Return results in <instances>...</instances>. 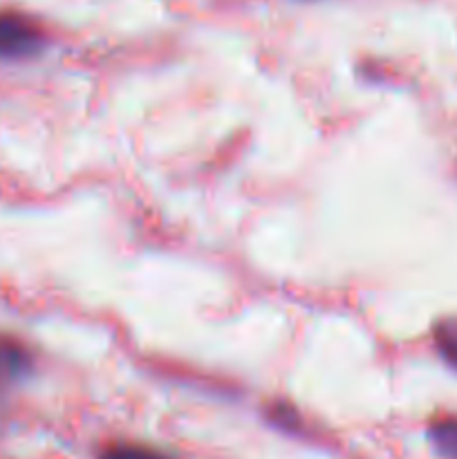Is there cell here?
Segmentation results:
<instances>
[{"instance_id": "obj_3", "label": "cell", "mask_w": 457, "mask_h": 459, "mask_svg": "<svg viewBox=\"0 0 457 459\" xmlns=\"http://www.w3.org/2000/svg\"><path fill=\"white\" fill-rule=\"evenodd\" d=\"M101 459H166L160 453L143 446H115L103 453Z\"/></svg>"}, {"instance_id": "obj_1", "label": "cell", "mask_w": 457, "mask_h": 459, "mask_svg": "<svg viewBox=\"0 0 457 459\" xmlns=\"http://www.w3.org/2000/svg\"><path fill=\"white\" fill-rule=\"evenodd\" d=\"M43 45V34L27 16L0 12V58H25Z\"/></svg>"}, {"instance_id": "obj_2", "label": "cell", "mask_w": 457, "mask_h": 459, "mask_svg": "<svg viewBox=\"0 0 457 459\" xmlns=\"http://www.w3.org/2000/svg\"><path fill=\"white\" fill-rule=\"evenodd\" d=\"M437 348L442 357L457 368V321L444 323L437 330Z\"/></svg>"}]
</instances>
